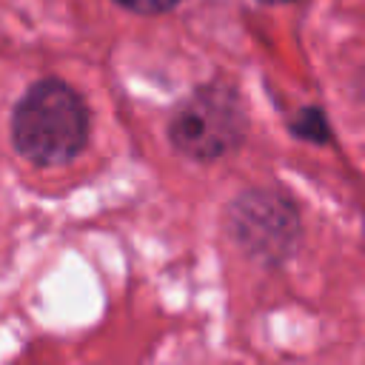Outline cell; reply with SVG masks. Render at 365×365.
I'll return each instance as SVG.
<instances>
[{
  "label": "cell",
  "instance_id": "5b68a950",
  "mask_svg": "<svg viewBox=\"0 0 365 365\" xmlns=\"http://www.w3.org/2000/svg\"><path fill=\"white\" fill-rule=\"evenodd\" d=\"M302 125H294L302 137L308 134L311 140H325V134H328V128H325V123H322V117H319V111H302Z\"/></svg>",
  "mask_w": 365,
  "mask_h": 365
},
{
  "label": "cell",
  "instance_id": "277c9868",
  "mask_svg": "<svg viewBox=\"0 0 365 365\" xmlns=\"http://www.w3.org/2000/svg\"><path fill=\"white\" fill-rule=\"evenodd\" d=\"M117 3L137 14H160V11H168L171 6H177L180 0H117Z\"/></svg>",
  "mask_w": 365,
  "mask_h": 365
},
{
  "label": "cell",
  "instance_id": "7a4b0ae2",
  "mask_svg": "<svg viewBox=\"0 0 365 365\" xmlns=\"http://www.w3.org/2000/svg\"><path fill=\"white\" fill-rule=\"evenodd\" d=\"M245 117L234 91L220 86L200 88L171 117V143L194 160H217L242 140Z\"/></svg>",
  "mask_w": 365,
  "mask_h": 365
},
{
  "label": "cell",
  "instance_id": "3957f363",
  "mask_svg": "<svg viewBox=\"0 0 365 365\" xmlns=\"http://www.w3.org/2000/svg\"><path fill=\"white\" fill-rule=\"evenodd\" d=\"M234 234L257 257H282L297 237V217L274 194H248L234 205Z\"/></svg>",
  "mask_w": 365,
  "mask_h": 365
},
{
  "label": "cell",
  "instance_id": "8992f818",
  "mask_svg": "<svg viewBox=\"0 0 365 365\" xmlns=\"http://www.w3.org/2000/svg\"><path fill=\"white\" fill-rule=\"evenodd\" d=\"M265 3H288V0H265Z\"/></svg>",
  "mask_w": 365,
  "mask_h": 365
},
{
  "label": "cell",
  "instance_id": "6da1fadb",
  "mask_svg": "<svg viewBox=\"0 0 365 365\" xmlns=\"http://www.w3.org/2000/svg\"><path fill=\"white\" fill-rule=\"evenodd\" d=\"M86 137L88 111L80 94L60 80H40L14 108V148L37 165H57L71 160L86 145Z\"/></svg>",
  "mask_w": 365,
  "mask_h": 365
}]
</instances>
